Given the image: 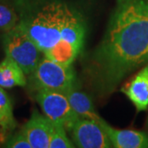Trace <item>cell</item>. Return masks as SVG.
I'll return each instance as SVG.
<instances>
[{"mask_svg":"<svg viewBox=\"0 0 148 148\" xmlns=\"http://www.w3.org/2000/svg\"><path fill=\"white\" fill-rule=\"evenodd\" d=\"M17 23L18 16L16 12L8 6L0 4V32H8Z\"/></svg>","mask_w":148,"mask_h":148,"instance_id":"obj_13","label":"cell"},{"mask_svg":"<svg viewBox=\"0 0 148 148\" xmlns=\"http://www.w3.org/2000/svg\"><path fill=\"white\" fill-rule=\"evenodd\" d=\"M65 95L68 97L70 106L79 119L93 120L100 124L105 122L95 110L90 96L78 90V87L69 90Z\"/></svg>","mask_w":148,"mask_h":148,"instance_id":"obj_9","label":"cell"},{"mask_svg":"<svg viewBox=\"0 0 148 148\" xmlns=\"http://www.w3.org/2000/svg\"><path fill=\"white\" fill-rule=\"evenodd\" d=\"M16 126L10 98L0 86V141H3Z\"/></svg>","mask_w":148,"mask_h":148,"instance_id":"obj_11","label":"cell"},{"mask_svg":"<svg viewBox=\"0 0 148 148\" xmlns=\"http://www.w3.org/2000/svg\"><path fill=\"white\" fill-rule=\"evenodd\" d=\"M5 146L6 147L11 148H32L31 144L22 131L11 137L5 143Z\"/></svg>","mask_w":148,"mask_h":148,"instance_id":"obj_14","label":"cell"},{"mask_svg":"<svg viewBox=\"0 0 148 148\" xmlns=\"http://www.w3.org/2000/svg\"><path fill=\"white\" fill-rule=\"evenodd\" d=\"M138 112L148 109V64L143 66L121 88Z\"/></svg>","mask_w":148,"mask_h":148,"instance_id":"obj_7","label":"cell"},{"mask_svg":"<svg viewBox=\"0 0 148 148\" xmlns=\"http://www.w3.org/2000/svg\"><path fill=\"white\" fill-rule=\"evenodd\" d=\"M36 100L44 114L50 121L60 124L66 130L71 131L74 123L79 119L71 107L67 95L50 90H38Z\"/></svg>","mask_w":148,"mask_h":148,"instance_id":"obj_4","label":"cell"},{"mask_svg":"<svg viewBox=\"0 0 148 148\" xmlns=\"http://www.w3.org/2000/svg\"><path fill=\"white\" fill-rule=\"evenodd\" d=\"M73 143L80 148L112 147L101 124L90 119H78L71 129Z\"/></svg>","mask_w":148,"mask_h":148,"instance_id":"obj_5","label":"cell"},{"mask_svg":"<svg viewBox=\"0 0 148 148\" xmlns=\"http://www.w3.org/2000/svg\"><path fill=\"white\" fill-rule=\"evenodd\" d=\"M53 123L45 115L35 110L22 128L32 148H49Z\"/></svg>","mask_w":148,"mask_h":148,"instance_id":"obj_6","label":"cell"},{"mask_svg":"<svg viewBox=\"0 0 148 148\" xmlns=\"http://www.w3.org/2000/svg\"><path fill=\"white\" fill-rule=\"evenodd\" d=\"M26 74L14 60L6 56L0 63V86L12 88L27 85Z\"/></svg>","mask_w":148,"mask_h":148,"instance_id":"obj_10","label":"cell"},{"mask_svg":"<svg viewBox=\"0 0 148 148\" xmlns=\"http://www.w3.org/2000/svg\"><path fill=\"white\" fill-rule=\"evenodd\" d=\"M148 64V0H116L101 43L88 65L101 95L113 93L131 73Z\"/></svg>","mask_w":148,"mask_h":148,"instance_id":"obj_1","label":"cell"},{"mask_svg":"<svg viewBox=\"0 0 148 148\" xmlns=\"http://www.w3.org/2000/svg\"><path fill=\"white\" fill-rule=\"evenodd\" d=\"M101 126L105 129L115 148H148L147 132L133 129H118L110 126L106 121Z\"/></svg>","mask_w":148,"mask_h":148,"instance_id":"obj_8","label":"cell"},{"mask_svg":"<svg viewBox=\"0 0 148 148\" xmlns=\"http://www.w3.org/2000/svg\"><path fill=\"white\" fill-rule=\"evenodd\" d=\"M146 126L148 127V117H147V122H146Z\"/></svg>","mask_w":148,"mask_h":148,"instance_id":"obj_15","label":"cell"},{"mask_svg":"<svg viewBox=\"0 0 148 148\" xmlns=\"http://www.w3.org/2000/svg\"><path fill=\"white\" fill-rule=\"evenodd\" d=\"M3 48L6 56L14 60L24 73L28 76L35 70L44 56L36 43L19 23L10 31L5 32Z\"/></svg>","mask_w":148,"mask_h":148,"instance_id":"obj_3","label":"cell"},{"mask_svg":"<svg viewBox=\"0 0 148 148\" xmlns=\"http://www.w3.org/2000/svg\"><path fill=\"white\" fill-rule=\"evenodd\" d=\"M29 86L34 91L50 90L67 94L78 87L72 65H64L43 56L29 75Z\"/></svg>","mask_w":148,"mask_h":148,"instance_id":"obj_2","label":"cell"},{"mask_svg":"<svg viewBox=\"0 0 148 148\" xmlns=\"http://www.w3.org/2000/svg\"><path fill=\"white\" fill-rule=\"evenodd\" d=\"M75 147L73 143L68 138L66 129L60 124L53 123L49 138V148H71Z\"/></svg>","mask_w":148,"mask_h":148,"instance_id":"obj_12","label":"cell"}]
</instances>
